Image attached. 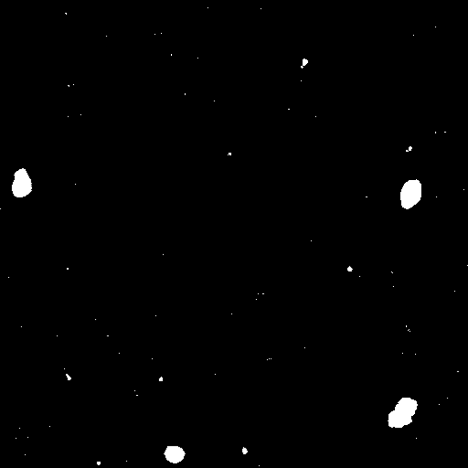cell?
<instances>
[{"label": "cell", "mask_w": 468, "mask_h": 468, "mask_svg": "<svg viewBox=\"0 0 468 468\" xmlns=\"http://www.w3.org/2000/svg\"><path fill=\"white\" fill-rule=\"evenodd\" d=\"M422 199V183L418 179L408 180L401 191V203L404 209H412Z\"/></svg>", "instance_id": "2"}, {"label": "cell", "mask_w": 468, "mask_h": 468, "mask_svg": "<svg viewBox=\"0 0 468 468\" xmlns=\"http://www.w3.org/2000/svg\"><path fill=\"white\" fill-rule=\"evenodd\" d=\"M242 453H243L244 455H246V454L248 453V449L245 447V446H244V447L242 448Z\"/></svg>", "instance_id": "5"}, {"label": "cell", "mask_w": 468, "mask_h": 468, "mask_svg": "<svg viewBox=\"0 0 468 468\" xmlns=\"http://www.w3.org/2000/svg\"><path fill=\"white\" fill-rule=\"evenodd\" d=\"M164 454L169 463H178L183 461L186 453L183 448L179 446H168Z\"/></svg>", "instance_id": "4"}, {"label": "cell", "mask_w": 468, "mask_h": 468, "mask_svg": "<svg viewBox=\"0 0 468 468\" xmlns=\"http://www.w3.org/2000/svg\"><path fill=\"white\" fill-rule=\"evenodd\" d=\"M418 406L416 400L411 397L402 398L388 414V426L392 429H402L412 424Z\"/></svg>", "instance_id": "1"}, {"label": "cell", "mask_w": 468, "mask_h": 468, "mask_svg": "<svg viewBox=\"0 0 468 468\" xmlns=\"http://www.w3.org/2000/svg\"><path fill=\"white\" fill-rule=\"evenodd\" d=\"M32 189L31 179L25 169H20L15 175L12 185V191L16 197L23 198L31 193Z\"/></svg>", "instance_id": "3"}]
</instances>
